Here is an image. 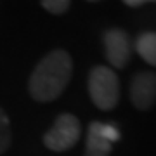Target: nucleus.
Segmentation results:
<instances>
[{
    "label": "nucleus",
    "mask_w": 156,
    "mask_h": 156,
    "mask_svg": "<svg viewBox=\"0 0 156 156\" xmlns=\"http://www.w3.org/2000/svg\"><path fill=\"white\" fill-rule=\"evenodd\" d=\"M82 135V123L71 113H62L56 118L52 127L45 132L44 144L54 153H64L71 149Z\"/></svg>",
    "instance_id": "7ed1b4c3"
},
{
    "label": "nucleus",
    "mask_w": 156,
    "mask_h": 156,
    "mask_svg": "<svg viewBox=\"0 0 156 156\" xmlns=\"http://www.w3.org/2000/svg\"><path fill=\"white\" fill-rule=\"evenodd\" d=\"M113 151V144L99 135L89 132L85 140V154L83 156H109Z\"/></svg>",
    "instance_id": "0eeeda50"
},
{
    "label": "nucleus",
    "mask_w": 156,
    "mask_h": 156,
    "mask_svg": "<svg viewBox=\"0 0 156 156\" xmlns=\"http://www.w3.org/2000/svg\"><path fill=\"white\" fill-rule=\"evenodd\" d=\"M135 50L151 66H156V31H142L135 38Z\"/></svg>",
    "instance_id": "423d86ee"
},
{
    "label": "nucleus",
    "mask_w": 156,
    "mask_h": 156,
    "mask_svg": "<svg viewBox=\"0 0 156 156\" xmlns=\"http://www.w3.org/2000/svg\"><path fill=\"white\" fill-rule=\"evenodd\" d=\"M73 59L64 49L50 50L45 57L40 59L33 69L28 82L30 95L37 102L56 101L64 92L71 80Z\"/></svg>",
    "instance_id": "f257e3e1"
},
{
    "label": "nucleus",
    "mask_w": 156,
    "mask_h": 156,
    "mask_svg": "<svg viewBox=\"0 0 156 156\" xmlns=\"http://www.w3.org/2000/svg\"><path fill=\"white\" fill-rule=\"evenodd\" d=\"M89 132L92 134L99 135L102 139L109 140L111 144H115L118 139H120V132H118V128L111 123H102V122H92L89 125Z\"/></svg>",
    "instance_id": "6e6552de"
},
{
    "label": "nucleus",
    "mask_w": 156,
    "mask_h": 156,
    "mask_svg": "<svg viewBox=\"0 0 156 156\" xmlns=\"http://www.w3.org/2000/svg\"><path fill=\"white\" fill-rule=\"evenodd\" d=\"M40 5L44 7L47 12L54 14V16H61V14L69 11L71 2H69V0H44Z\"/></svg>",
    "instance_id": "9d476101"
},
{
    "label": "nucleus",
    "mask_w": 156,
    "mask_h": 156,
    "mask_svg": "<svg viewBox=\"0 0 156 156\" xmlns=\"http://www.w3.org/2000/svg\"><path fill=\"white\" fill-rule=\"evenodd\" d=\"M89 95L101 111H111L120 101V80L109 66L97 64L89 75Z\"/></svg>",
    "instance_id": "f03ea898"
},
{
    "label": "nucleus",
    "mask_w": 156,
    "mask_h": 156,
    "mask_svg": "<svg viewBox=\"0 0 156 156\" xmlns=\"http://www.w3.org/2000/svg\"><path fill=\"white\" fill-rule=\"evenodd\" d=\"M11 142H12L11 122H9V116L5 115V111L0 108V154L9 149Z\"/></svg>",
    "instance_id": "1a4fd4ad"
},
{
    "label": "nucleus",
    "mask_w": 156,
    "mask_h": 156,
    "mask_svg": "<svg viewBox=\"0 0 156 156\" xmlns=\"http://www.w3.org/2000/svg\"><path fill=\"white\" fill-rule=\"evenodd\" d=\"M130 102L135 109L147 111L156 104V73H135L130 82Z\"/></svg>",
    "instance_id": "39448f33"
},
{
    "label": "nucleus",
    "mask_w": 156,
    "mask_h": 156,
    "mask_svg": "<svg viewBox=\"0 0 156 156\" xmlns=\"http://www.w3.org/2000/svg\"><path fill=\"white\" fill-rule=\"evenodd\" d=\"M102 45H104V54L108 62L116 69L127 68L130 57H132V44L123 30L109 28L102 33Z\"/></svg>",
    "instance_id": "20e7f679"
},
{
    "label": "nucleus",
    "mask_w": 156,
    "mask_h": 156,
    "mask_svg": "<svg viewBox=\"0 0 156 156\" xmlns=\"http://www.w3.org/2000/svg\"><path fill=\"white\" fill-rule=\"evenodd\" d=\"M127 7H142V5H146V4H154V2H147V0H125L123 2Z\"/></svg>",
    "instance_id": "9b49d317"
}]
</instances>
